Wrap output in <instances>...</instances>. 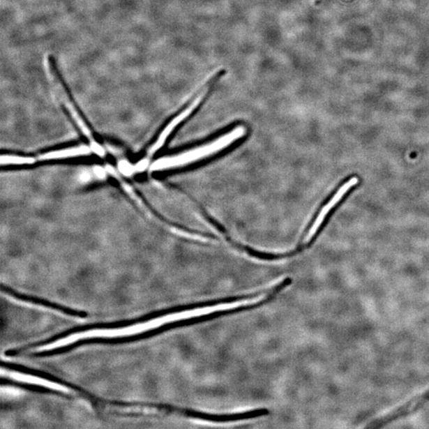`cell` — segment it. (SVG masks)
Here are the masks:
<instances>
[{
	"label": "cell",
	"instance_id": "cell-2",
	"mask_svg": "<svg viewBox=\"0 0 429 429\" xmlns=\"http://www.w3.org/2000/svg\"><path fill=\"white\" fill-rule=\"evenodd\" d=\"M2 291L4 293L8 294L10 296L14 297L17 300H20L24 302L31 303V304L43 306L50 308L55 311H59L61 313L68 315V316L77 317V318H87L89 314L84 311L74 310V308L57 304V303L48 301L47 299H41V297L27 295L20 293V292L16 291L13 288H10L9 286L2 284Z\"/></svg>",
	"mask_w": 429,
	"mask_h": 429
},
{
	"label": "cell",
	"instance_id": "cell-5",
	"mask_svg": "<svg viewBox=\"0 0 429 429\" xmlns=\"http://www.w3.org/2000/svg\"><path fill=\"white\" fill-rule=\"evenodd\" d=\"M2 386L20 388L22 389V390H26L28 391H32L43 394H55V396H61L63 397L66 396L65 393L52 390V389L36 384H30V383L15 381L13 379H10V377H2Z\"/></svg>",
	"mask_w": 429,
	"mask_h": 429
},
{
	"label": "cell",
	"instance_id": "cell-4",
	"mask_svg": "<svg viewBox=\"0 0 429 429\" xmlns=\"http://www.w3.org/2000/svg\"><path fill=\"white\" fill-rule=\"evenodd\" d=\"M428 400H429V391L422 393L419 398L411 400L409 402L400 406V407L397 409L391 412V413H389L386 416L382 417V419L372 422L370 425L368 426V427H380L384 424H386L389 421L398 419V417L400 416L409 414V412L420 407L421 405L424 404L426 402H428Z\"/></svg>",
	"mask_w": 429,
	"mask_h": 429
},
{
	"label": "cell",
	"instance_id": "cell-1",
	"mask_svg": "<svg viewBox=\"0 0 429 429\" xmlns=\"http://www.w3.org/2000/svg\"><path fill=\"white\" fill-rule=\"evenodd\" d=\"M246 135V129L242 126L234 128L230 133L220 137L219 139L209 143L207 145L193 149L191 151L176 154L174 156L158 158L151 165L152 172L165 171L194 163L213 156L224 149L231 146L233 142L243 138Z\"/></svg>",
	"mask_w": 429,
	"mask_h": 429
},
{
	"label": "cell",
	"instance_id": "cell-3",
	"mask_svg": "<svg viewBox=\"0 0 429 429\" xmlns=\"http://www.w3.org/2000/svg\"><path fill=\"white\" fill-rule=\"evenodd\" d=\"M359 183L358 177L354 176L350 180H348L345 185H343L338 191H337L335 195L331 198L329 202L326 204L322 211H319V214L317 217L316 220L313 223L310 231H308L307 236L305 239L306 244L310 243L312 241L315 234H317L319 228L323 224L326 216L330 213V211L333 209L335 206L340 202V200L346 195V193L351 190V188L357 185Z\"/></svg>",
	"mask_w": 429,
	"mask_h": 429
}]
</instances>
